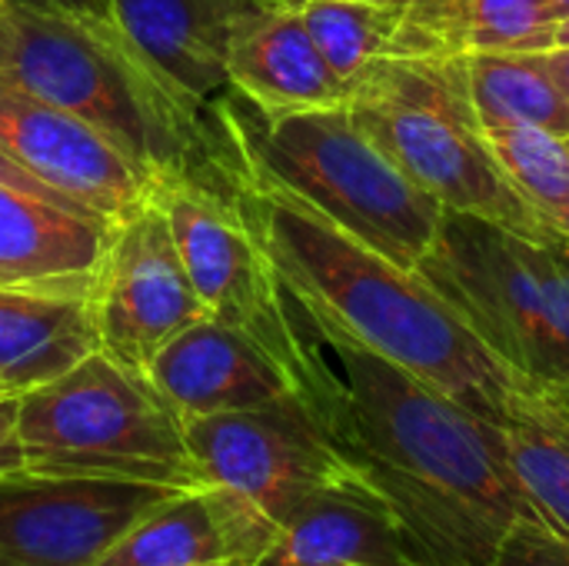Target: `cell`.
<instances>
[{
	"instance_id": "obj_13",
	"label": "cell",
	"mask_w": 569,
	"mask_h": 566,
	"mask_svg": "<svg viewBox=\"0 0 569 566\" xmlns=\"http://www.w3.org/2000/svg\"><path fill=\"white\" fill-rule=\"evenodd\" d=\"M260 0H107L110 20L193 107L237 123L230 37Z\"/></svg>"
},
{
	"instance_id": "obj_4",
	"label": "cell",
	"mask_w": 569,
	"mask_h": 566,
	"mask_svg": "<svg viewBox=\"0 0 569 566\" xmlns=\"http://www.w3.org/2000/svg\"><path fill=\"white\" fill-rule=\"evenodd\" d=\"M363 133L443 210L560 244L500 167L477 117L467 57H383L350 93Z\"/></svg>"
},
{
	"instance_id": "obj_24",
	"label": "cell",
	"mask_w": 569,
	"mask_h": 566,
	"mask_svg": "<svg viewBox=\"0 0 569 566\" xmlns=\"http://www.w3.org/2000/svg\"><path fill=\"white\" fill-rule=\"evenodd\" d=\"M487 140L513 187L557 234L569 210V137L540 127H490Z\"/></svg>"
},
{
	"instance_id": "obj_25",
	"label": "cell",
	"mask_w": 569,
	"mask_h": 566,
	"mask_svg": "<svg viewBox=\"0 0 569 566\" xmlns=\"http://www.w3.org/2000/svg\"><path fill=\"white\" fill-rule=\"evenodd\" d=\"M493 566H569V540L543 524H520L500 544Z\"/></svg>"
},
{
	"instance_id": "obj_3",
	"label": "cell",
	"mask_w": 569,
	"mask_h": 566,
	"mask_svg": "<svg viewBox=\"0 0 569 566\" xmlns=\"http://www.w3.org/2000/svg\"><path fill=\"white\" fill-rule=\"evenodd\" d=\"M10 30L7 70L103 137L157 190L190 183L240 203L253 187L240 123L183 100L113 20L47 3L0 0Z\"/></svg>"
},
{
	"instance_id": "obj_1",
	"label": "cell",
	"mask_w": 569,
	"mask_h": 566,
	"mask_svg": "<svg viewBox=\"0 0 569 566\" xmlns=\"http://www.w3.org/2000/svg\"><path fill=\"white\" fill-rule=\"evenodd\" d=\"M337 357L307 394L357 474L393 507L427 566H493L507 534L540 524L510 470L503 434L460 400L330 327Z\"/></svg>"
},
{
	"instance_id": "obj_33",
	"label": "cell",
	"mask_w": 569,
	"mask_h": 566,
	"mask_svg": "<svg viewBox=\"0 0 569 566\" xmlns=\"http://www.w3.org/2000/svg\"><path fill=\"white\" fill-rule=\"evenodd\" d=\"M557 237H560V244H563V250L569 254V210L563 214V220H560V227H557Z\"/></svg>"
},
{
	"instance_id": "obj_31",
	"label": "cell",
	"mask_w": 569,
	"mask_h": 566,
	"mask_svg": "<svg viewBox=\"0 0 569 566\" xmlns=\"http://www.w3.org/2000/svg\"><path fill=\"white\" fill-rule=\"evenodd\" d=\"M547 10H550V17L553 20H563V17H569V0H540Z\"/></svg>"
},
{
	"instance_id": "obj_28",
	"label": "cell",
	"mask_w": 569,
	"mask_h": 566,
	"mask_svg": "<svg viewBox=\"0 0 569 566\" xmlns=\"http://www.w3.org/2000/svg\"><path fill=\"white\" fill-rule=\"evenodd\" d=\"M40 3L57 7L63 13H73V17H103V20H110L107 0H40Z\"/></svg>"
},
{
	"instance_id": "obj_22",
	"label": "cell",
	"mask_w": 569,
	"mask_h": 566,
	"mask_svg": "<svg viewBox=\"0 0 569 566\" xmlns=\"http://www.w3.org/2000/svg\"><path fill=\"white\" fill-rule=\"evenodd\" d=\"M467 80L483 130L540 127L569 137V100L543 53H473L467 57Z\"/></svg>"
},
{
	"instance_id": "obj_10",
	"label": "cell",
	"mask_w": 569,
	"mask_h": 566,
	"mask_svg": "<svg viewBox=\"0 0 569 566\" xmlns=\"http://www.w3.org/2000/svg\"><path fill=\"white\" fill-rule=\"evenodd\" d=\"M173 494L180 490L27 467L0 474V566H97Z\"/></svg>"
},
{
	"instance_id": "obj_27",
	"label": "cell",
	"mask_w": 569,
	"mask_h": 566,
	"mask_svg": "<svg viewBox=\"0 0 569 566\" xmlns=\"http://www.w3.org/2000/svg\"><path fill=\"white\" fill-rule=\"evenodd\" d=\"M0 180L3 183H13V187H23V190H33V193H47V197H57V200H63V203H77V200H67L63 193H57V190H50L47 183H40L37 177H30L27 170H20L13 160H7L3 153H0ZM77 207H83V203H77Z\"/></svg>"
},
{
	"instance_id": "obj_9",
	"label": "cell",
	"mask_w": 569,
	"mask_h": 566,
	"mask_svg": "<svg viewBox=\"0 0 569 566\" xmlns=\"http://www.w3.org/2000/svg\"><path fill=\"white\" fill-rule=\"evenodd\" d=\"M183 430L203 484L233 494L273 534L313 490L357 470L310 394L193 417Z\"/></svg>"
},
{
	"instance_id": "obj_34",
	"label": "cell",
	"mask_w": 569,
	"mask_h": 566,
	"mask_svg": "<svg viewBox=\"0 0 569 566\" xmlns=\"http://www.w3.org/2000/svg\"><path fill=\"white\" fill-rule=\"evenodd\" d=\"M377 3H393V7H407L410 0H377Z\"/></svg>"
},
{
	"instance_id": "obj_2",
	"label": "cell",
	"mask_w": 569,
	"mask_h": 566,
	"mask_svg": "<svg viewBox=\"0 0 569 566\" xmlns=\"http://www.w3.org/2000/svg\"><path fill=\"white\" fill-rule=\"evenodd\" d=\"M240 210L307 327L350 337L497 427L517 394L533 387L417 270L343 234L283 187L253 177Z\"/></svg>"
},
{
	"instance_id": "obj_14",
	"label": "cell",
	"mask_w": 569,
	"mask_h": 566,
	"mask_svg": "<svg viewBox=\"0 0 569 566\" xmlns=\"http://www.w3.org/2000/svg\"><path fill=\"white\" fill-rule=\"evenodd\" d=\"M147 377L183 417H213L267 407L303 394L297 377L253 337L203 317L180 330L147 364Z\"/></svg>"
},
{
	"instance_id": "obj_32",
	"label": "cell",
	"mask_w": 569,
	"mask_h": 566,
	"mask_svg": "<svg viewBox=\"0 0 569 566\" xmlns=\"http://www.w3.org/2000/svg\"><path fill=\"white\" fill-rule=\"evenodd\" d=\"M553 47H569V17H563V20H557Z\"/></svg>"
},
{
	"instance_id": "obj_18",
	"label": "cell",
	"mask_w": 569,
	"mask_h": 566,
	"mask_svg": "<svg viewBox=\"0 0 569 566\" xmlns=\"http://www.w3.org/2000/svg\"><path fill=\"white\" fill-rule=\"evenodd\" d=\"M97 350L93 294L0 287V390L43 387Z\"/></svg>"
},
{
	"instance_id": "obj_15",
	"label": "cell",
	"mask_w": 569,
	"mask_h": 566,
	"mask_svg": "<svg viewBox=\"0 0 569 566\" xmlns=\"http://www.w3.org/2000/svg\"><path fill=\"white\" fill-rule=\"evenodd\" d=\"M117 220L0 180V287L93 294Z\"/></svg>"
},
{
	"instance_id": "obj_11",
	"label": "cell",
	"mask_w": 569,
	"mask_h": 566,
	"mask_svg": "<svg viewBox=\"0 0 569 566\" xmlns=\"http://www.w3.org/2000/svg\"><path fill=\"white\" fill-rule=\"evenodd\" d=\"M93 310L103 350L140 374L163 344L210 317L177 250L160 193L117 227L93 287Z\"/></svg>"
},
{
	"instance_id": "obj_23",
	"label": "cell",
	"mask_w": 569,
	"mask_h": 566,
	"mask_svg": "<svg viewBox=\"0 0 569 566\" xmlns=\"http://www.w3.org/2000/svg\"><path fill=\"white\" fill-rule=\"evenodd\" d=\"M297 7L317 50L350 93L377 60L390 57L403 17V7L377 0H297Z\"/></svg>"
},
{
	"instance_id": "obj_30",
	"label": "cell",
	"mask_w": 569,
	"mask_h": 566,
	"mask_svg": "<svg viewBox=\"0 0 569 566\" xmlns=\"http://www.w3.org/2000/svg\"><path fill=\"white\" fill-rule=\"evenodd\" d=\"M7 60H10V30H7L3 13H0V67H7Z\"/></svg>"
},
{
	"instance_id": "obj_8",
	"label": "cell",
	"mask_w": 569,
	"mask_h": 566,
	"mask_svg": "<svg viewBox=\"0 0 569 566\" xmlns=\"http://www.w3.org/2000/svg\"><path fill=\"white\" fill-rule=\"evenodd\" d=\"M157 193L207 314L267 347L307 394L327 364L323 344L303 324L240 203L217 200L190 183H170Z\"/></svg>"
},
{
	"instance_id": "obj_21",
	"label": "cell",
	"mask_w": 569,
	"mask_h": 566,
	"mask_svg": "<svg viewBox=\"0 0 569 566\" xmlns=\"http://www.w3.org/2000/svg\"><path fill=\"white\" fill-rule=\"evenodd\" d=\"M233 566L230 530L210 487L180 490L133 524L97 566Z\"/></svg>"
},
{
	"instance_id": "obj_16",
	"label": "cell",
	"mask_w": 569,
	"mask_h": 566,
	"mask_svg": "<svg viewBox=\"0 0 569 566\" xmlns=\"http://www.w3.org/2000/svg\"><path fill=\"white\" fill-rule=\"evenodd\" d=\"M233 93L263 117L350 103V87L317 50L297 0H260L230 37Z\"/></svg>"
},
{
	"instance_id": "obj_19",
	"label": "cell",
	"mask_w": 569,
	"mask_h": 566,
	"mask_svg": "<svg viewBox=\"0 0 569 566\" xmlns=\"http://www.w3.org/2000/svg\"><path fill=\"white\" fill-rule=\"evenodd\" d=\"M557 20L540 0H410L390 57L547 53Z\"/></svg>"
},
{
	"instance_id": "obj_29",
	"label": "cell",
	"mask_w": 569,
	"mask_h": 566,
	"mask_svg": "<svg viewBox=\"0 0 569 566\" xmlns=\"http://www.w3.org/2000/svg\"><path fill=\"white\" fill-rule=\"evenodd\" d=\"M543 63L550 70V77L557 80V87L563 90V97L569 100V47H553L543 53Z\"/></svg>"
},
{
	"instance_id": "obj_17",
	"label": "cell",
	"mask_w": 569,
	"mask_h": 566,
	"mask_svg": "<svg viewBox=\"0 0 569 566\" xmlns=\"http://www.w3.org/2000/svg\"><path fill=\"white\" fill-rule=\"evenodd\" d=\"M253 566H427L393 507L353 470L313 490Z\"/></svg>"
},
{
	"instance_id": "obj_5",
	"label": "cell",
	"mask_w": 569,
	"mask_h": 566,
	"mask_svg": "<svg viewBox=\"0 0 569 566\" xmlns=\"http://www.w3.org/2000/svg\"><path fill=\"white\" fill-rule=\"evenodd\" d=\"M237 123L253 177L283 187L343 234L417 270L447 210L363 133L350 103L263 117L237 100Z\"/></svg>"
},
{
	"instance_id": "obj_35",
	"label": "cell",
	"mask_w": 569,
	"mask_h": 566,
	"mask_svg": "<svg viewBox=\"0 0 569 566\" xmlns=\"http://www.w3.org/2000/svg\"><path fill=\"white\" fill-rule=\"evenodd\" d=\"M207 566H227V564H207Z\"/></svg>"
},
{
	"instance_id": "obj_12",
	"label": "cell",
	"mask_w": 569,
	"mask_h": 566,
	"mask_svg": "<svg viewBox=\"0 0 569 566\" xmlns=\"http://www.w3.org/2000/svg\"><path fill=\"white\" fill-rule=\"evenodd\" d=\"M0 153L50 190L117 224L157 197V187L103 137L33 93L7 67H0Z\"/></svg>"
},
{
	"instance_id": "obj_36",
	"label": "cell",
	"mask_w": 569,
	"mask_h": 566,
	"mask_svg": "<svg viewBox=\"0 0 569 566\" xmlns=\"http://www.w3.org/2000/svg\"><path fill=\"white\" fill-rule=\"evenodd\" d=\"M27 3H40V0H27Z\"/></svg>"
},
{
	"instance_id": "obj_20",
	"label": "cell",
	"mask_w": 569,
	"mask_h": 566,
	"mask_svg": "<svg viewBox=\"0 0 569 566\" xmlns=\"http://www.w3.org/2000/svg\"><path fill=\"white\" fill-rule=\"evenodd\" d=\"M510 470L533 517L569 540V404L543 387H527L500 424Z\"/></svg>"
},
{
	"instance_id": "obj_26",
	"label": "cell",
	"mask_w": 569,
	"mask_h": 566,
	"mask_svg": "<svg viewBox=\"0 0 569 566\" xmlns=\"http://www.w3.org/2000/svg\"><path fill=\"white\" fill-rule=\"evenodd\" d=\"M17 404H20V394L0 390V474L23 467V447L17 437Z\"/></svg>"
},
{
	"instance_id": "obj_7",
	"label": "cell",
	"mask_w": 569,
	"mask_h": 566,
	"mask_svg": "<svg viewBox=\"0 0 569 566\" xmlns=\"http://www.w3.org/2000/svg\"><path fill=\"white\" fill-rule=\"evenodd\" d=\"M560 244L447 210L417 274L527 384L569 390V260Z\"/></svg>"
},
{
	"instance_id": "obj_6",
	"label": "cell",
	"mask_w": 569,
	"mask_h": 566,
	"mask_svg": "<svg viewBox=\"0 0 569 566\" xmlns=\"http://www.w3.org/2000/svg\"><path fill=\"white\" fill-rule=\"evenodd\" d=\"M17 437L23 467L37 474L167 490L207 487L193 464L183 417L147 374L120 364L107 350L20 394Z\"/></svg>"
}]
</instances>
